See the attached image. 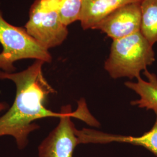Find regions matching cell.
Instances as JSON below:
<instances>
[{"label": "cell", "instance_id": "7c38bea8", "mask_svg": "<svg viewBox=\"0 0 157 157\" xmlns=\"http://www.w3.org/2000/svg\"><path fill=\"white\" fill-rule=\"evenodd\" d=\"M7 107H8V105L6 103L3 102H0V112L6 109Z\"/></svg>", "mask_w": 157, "mask_h": 157}, {"label": "cell", "instance_id": "3957f363", "mask_svg": "<svg viewBox=\"0 0 157 157\" xmlns=\"http://www.w3.org/2000/svg\"><path fill=\"white\" fill-rule=\"evenodd\" d=\"M0 69L8 73L16 70L14 63L24 59H34L44 62L52 61L48 50L40 45L25 28L7 22L0 11Z\"/></svg>", "mask_w": 157, "mask_h": 157}, {"label": "cell", "instance_id": "277c9868", "mask_svg": "<svg viewBox=\"0 0 157 157\" xmlns=\"http://www.w3.org/2000/svg\"><path fill=\"white\" fill-rule=\"evenodd\" d=\"M25 29L47 50L61 45L68 34L59 15L58 0H35Z\"/></svg>", "mask_w": 157, "mask_h": 157}, {"label": "cell", "instance_id": "7a4b0ae2", "mask_svg": "<svg viewBox=\"0 0 157 157\" xmlns=\"http://www.w3.org/2000/svg\"><path fill=\"white\" fill-rule=\"evenodd\" d=\"M152 47L141 32L113 40L104 69L112 78H138L155 60Z\"/></svg>", "mask_w": 157, "mask_h": 157}, {"label": "cell", "instance_id": "52a82bcc", "mask_svg": "<svg viewBox=\"0 0 157 157\" xmlns=\"http://www.w3.org/2000/svg\"><path fill=\"white\" fill-rule=\"evenodd\" d=\"M143 0H84L79 21L84 30L94 29L108 15L118 8Z\"/></svg>", "mask_w": 157, "mask_h": 157}, {"label": "cell", "instance_id": "9c48e42d", "mask_svg": "<svg viewBox=\"0 0 157 157\" xmlns=\"http://www.w3.org/2000/svg\"><path fill=\"white\" fill-rule=\"evenodd\" d=\"M147 81L141 77L137 78V82H127L124 84L130 89L135 91L140 96V99L132 101V105H137L139 108L151 109L157 111V76L154 73L150 72L147 69L144 71Z\"/></svg>", "mask_w": 157, "mask_h": 157}, {"label": "cell", "instance_id": "8fae6325", "mask_svg": "<svg viewBox=\"0 0 157 157\" xmlns=\"http://www.w3.org/2000/svg\"><path fill=\"white\" fill-rule=\"evenodd\" d=\"M59 13L63 23L67 26L80 20L84 0H58Z\"/></svg>", "mask_w": 157, "mask_h": 157}, {"label": "cell", "instance_id": "30bf717a", "mask_svg": "<svg viewBox=\"0 0 157 157\" xmlns=\"http://www.w3.org/2000/svg\"><path fill=\"white\" fill-rule=\"evenodd\" d=\"M141 11V33L153 45L157 43V0H143Z\"/></svg>", "mask_w": 157, "mask_h": 157}, {"label": "cell", "instance_id": "5b68a950", "mask_svg": "<svg viewBox=\"0 0 157 157\" xmlns=\"http://www.w3.org/2000/svg\"><path fill=\"white\" fill-rule=\"evenodd\" d=\"M63 115L59 122L38 147V157H73V151L80 144L78 129L71 118H78L76 112L67 105L61 108Z\"/></svg>", "mask_w": 157, "mask_h": 157}, {"label": "cell", "instance_id": "8992f818", "mask_svg": "<svg viewBox=\"0 0 157 157\" xmlns=\"http://www.w3.org/2000/svg\"><path fill=\"white\" fill-rule=\"evenodd\" d=\"M141 23V2H134L112 12L94 29L101 30L112 40L118 39L140 32Z\"/></svg>", "mask_w": 157, "mask_h": 157}, {"label": "cell", "instance_id": "6da1fadb", "mask_svg": "<svg viewBox=\"0 0 157 157\" xmlns=\"http://www.w3.org/2000/svg\"><path fill=\"white\" fill-rule=\"evenodd\" d=\"M45 62L36 60L27 69L19 72L0 71V79L9 80L16 86L14 102L9 110L0 117V137L11 136L19 150L29 144V136L39 128L34 123L45 118H60L63 112H55L45 107L50 94L56 93L45 78L43 66Z\"/></svg>", "mask_w": 157, "mask_h": 157}, {"label": "cell", "instance_id": "ba28073f", "mask_svg": "<svg viewBox=\"0 0 157 157\" xmlns=\"http://www.w3.org/2000/svg\"><path fill=\"white\" fill-rule=\"evenodd\" d=\"M156 120L151 130L139 137L111 135L92 130L90 133L91 143H105L109 142L127 143L136 146H142L151 152L157 157V111Z\"/></svg>", "mask_w": 157, "mask_h": 157}]
</instances>
